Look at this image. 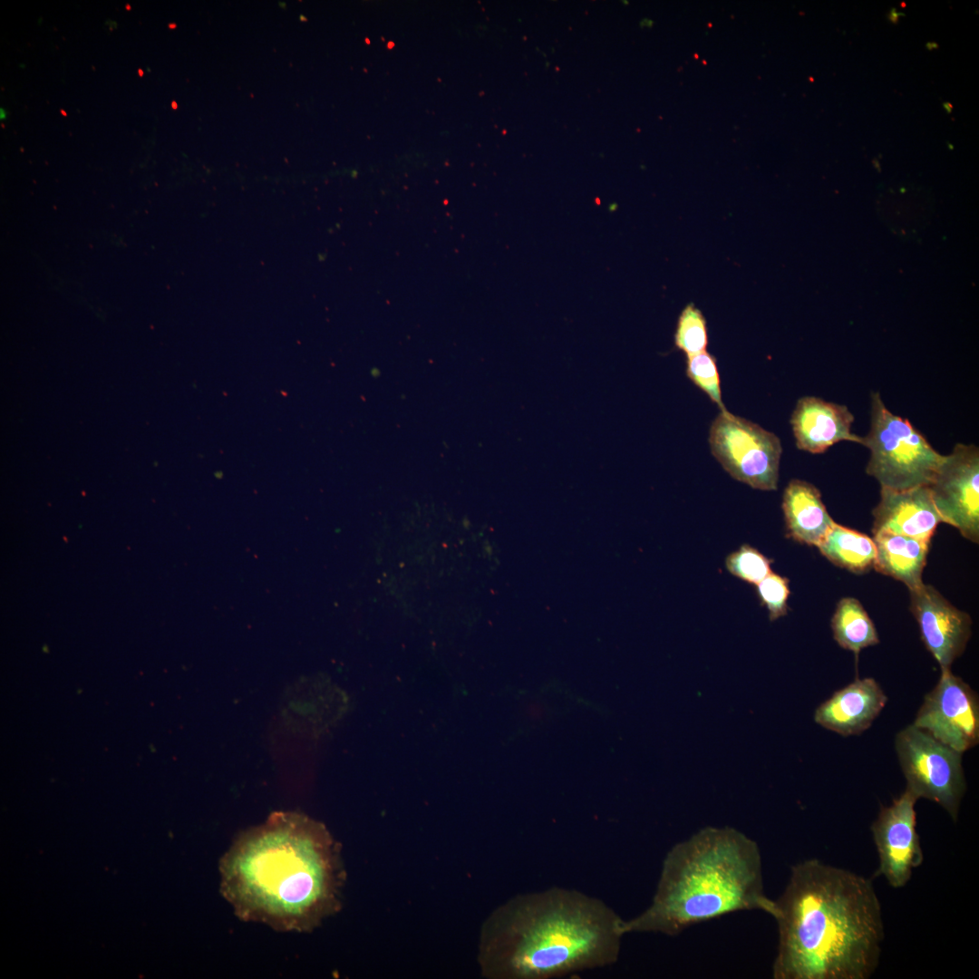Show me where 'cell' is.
<instances>
[{"label":"cell","mask_w":979,"mask_h":979,"mask_svg":"<svg viewBox=\"0 0 979 979\" xmlns=\"http://www.w3.org/2000/svg\"><path fill=\"white\" fill-rule=\"evenodd\" d=\"M709 444L733 479L753 489L777 490L782 448L773 432L725 410L712 423Z\"/></svg>","instance_id":"52a82bcc"},{"label":"cell","mask_w":979,"mask_h":979,"mask_svg":"<svg viewBox=\"0 0 979 979\" xmlns=\"http://www.w3.org/2000/svg\"><path fill=\"white\" fill-rule=\"evenodd\" d=\"M220 890L244 921L310 932L341 908V847L305 814L276 811L241 832L219 863Z\"/></svg>","instance_id":"6da1fadb"},{"label":"cell","mask_w":979,"mask_h":979,"mask_svg":"<svg viewBox=\"0 0 979 979\" xmlns=\"http://www.w3.org/2000/svg\"><path fill=\"white\" fill-rule=\"evenodd\" d=\"M686 374L720 408L721 412L726 410L722 399L720 375L713 355L704 351L687 356Z\"/></svg>","instance_id":"ffe728a7"},{"label":"cell","mask_w":979,"mask_h":979,"mask_svg":"<svg viewBox=\"0 0 979 979\" xmlns=\"http://www.w3.org/2000/svg\"><path fill=\"white\" fill-rule=\"evenodd\" d=\"M763 911L773 918L776 901L764 892L757 843L731 827H706L666 853L651 904L624 920L623 931L668 936L738 911Z\"/></svg>","instance_id":"277c9868"},{"label":"cell","mask_w":979,"mask_h":979,"mask_svg":"<svg viewBox=\"0 0 979 979\" xmlns=\"http://www.w3.org/2000/svg\"><path fill=\"white\" fill-rule=\"evenodd\" d=\"M862 445L870 451L866 472L897 490L929 486L944 459L907 419L886 407L878 393H871L870 430Z\"/></svg>","instance_id":"5b68a950"},{"label":"cell","mask_w":979,"mask_h":979,"mask_svg":"<svg viewBox=\"0 0 979 979\" xmlns=\"http://www.w3.org/2000/svg\"><path fill=\"white\" fill-rule=\"evenodd\" d=\"M619 915L601 899L552 887L517 895L482 925L481 974L490 979H552L602 968L619 957Z\"/></svg>","instance_id":"3957f363"},{"label":"cell","mask_w":979,"mask_h":979,"mask_svg":"<svg viewBox=\"0 0 979 979\" xmlns=\"http://www.w3.org/2000/svg\"><path fill=\"white\" fill-rule=\"evenodd\" d=\"M873 517V534L885 531L925 540H931L943 522L928 486L903 490L881 487Z\"/></svg>","instance_id":"7c38bea8"},{"label":"cell","mask_w":979,"mask_h":979,"mask_svg":"<svg viewBox=\"0 0 979 979\" xmlns=\"http://www.w3.org/2000/svg\"><path fill=\"white\" fill-rule=\"evenodd\" d=\"M782 509L788 536L809 546H818L835 522L827 511L820 491L801 480H791L785 488Z\"/></svg>","instance_id":"9a60e30c"},{"label":"cell","mask_w":979,"mask_h":979,"mask_svg":"<svg viewBox=\"0 0 979 979\" xmlns=\"http://www.w3.org/2000/svg\"><path fill=\"white\" fill-rule=\"evenodd\" d=\"M943 107L947 113H950L953 110V105L950 102H944Z\"/></svg>","instance_id":"d4e9b609"},{"label":"cell","mask_w":979,"mask_h":979,"mask_svg":"<svg viewBox=\"0 0 979 979\" xmlns=\"http://www.w3.org/2000/svg\"><path fill=\"white\" fill-rule=\"evenodd\" d=\"M938 47H939V46H938V44H936L935 42H927V43L926 44V48L927 50H929V51H932V50L937 49Z\"/></svg>","instance_id":"cb8c5ba5"},{"label":"cell","mask_w":979,"mask_h":979,"mask_svg":"<svg viewBox=\"0 0 979 979\" xmlns=\"http://www.w3.org/2000/svg\"><path fill=\"white\" fill-rule=\"evenodd\" d=\"M902 15L904 16L905 14L901 13V12H898L896 8H891L889 13L887 14V20L890 23L896 24L899 21V16H902Z\"/></svg>","instance_id":"603a6c76"},{"label":"cell","mask_w":979,"mask_h":979,"mask_svg":"<svg viewBox=\"0 0 979 979\" xmlns=\"http://www.w3.org/2000/svg\"><path fill=\"white\" fill-rule=\"evenodd\" d=\"M674 344L686 356L706 350L708 344L706 320L701 310L692 303L688 304L679 315Z\"/></svg>","instance_id":"d6986e66"},{"label":"cell","mask_w":979,"mask_h":979,"mask_svg":"<svg viewBox=\"0 0 979 979\" xmlns=\"http://www.w3.org/2000/svg\"><path fill=\"white\" fill-rule=\"evenodd\" d=\"M895 748L906 787L918 799L940 805L957 820L966 781L961 752L914 724L899 731Z\"/></svg>","instance_id":"8992f818"},{"label":"cell","mask_w":979,"mask_h":979,"mask_svg":"<svg viewBox=\"0 0 979 979\" xmlns=\"http://www.w3.org/2000/svg\"><path fill=\"white\" fill-rule=\"evenodd\" d=\"M854 415L846 405L812 396L800 398L790 423L798 449L818 454L848 441L862 445L863 437L851 431Z\"/></svg>","instance_id":"5bb4252c"},{"label":"cell","mask_w":979,"mask_h":979,"mask_svg":"<svg viewBox=\"0 0 979 979\" xmlns=\"http://www.w3.org/2000/svg\"><path fill=\"white\" fill-rule=\"evenodd\" d=\"M944 523L956 528L966 539L979 542V449L957 443L928 486Z\"/></svg>","instance_id":"9c48e42d"},{"label":"cell","mask_w":979,"mask_h":979,"mask_svg":"<svg viewBox=\"0 0 979 979\" xmlns=\"http://www.w3.org/2000/svg\"><path fill=\"white\" fill-rule=\"evenodd\" d=\"M887 702V696L874 678H856L822 703L814 720L841 736L859 735L871 726Z\"/></svg>","instance_id":"4fadbf2b"},{"label":"cell","mask_w":979,"mask_h":979,"mask_svg":"<svg viewBox=\"0 0 979 979\" xmlns=\"http://www.w3.org/2000/svg\"><path fill=\"white\" fill-rule=\"evenodd\" d=\"M917 800L916 795L906 788L891 805L880 809L871 825L879 861L877 874L894 888L904 887L913 870L924 861L916 831L915 806Z\"/></svg>","instance_id":"30bf717a"},{"label":"cell","mask_w":979,"mask_h":979,"mask_svg":"<svg viewBox=\"0 0 979 979\" xmlns=\"http://www.w3.org/2000/svg\"><path fill=\"white\" fill-rule=\"evenodd\" d=\"M913 724L963 753L979 742L978 695L951 668H941L939 680L925 696Z\"/></svg>","instance_id":"ba28073f"},{"label":"cell","mask_w":979,"mask_h":979,"mask_svg":"<svg viewBox=\"0 0 979 979\" xmlns=\"http://www.w3.org/2000/svg\"><path fill=\"white\" fill-rule=\"evenodd\" d=\"M910 611L922 641L941 668H951L964 653L971 636L972 619L945 598L934 586L909 590Z\"/></svg>","instance_id":"8fae6325"},{"label":"cell","mask_w":979,"mask_h":979,"mask_svg":"<svg viewBox=\"0 0 979 979\" xmlns=\"http://www.w3.org/2000/svg\"><path fill=\"white\" fill-rule=\"evenodd\" d=\"M817 547L831 563L857 574L872 567L877 556L873 538L836 522Z\"/></svg>","instance_id":"e0dca14e"},{"label":"cell","mask_w":979,"mask_h":979,"mask_svg":"<svg viewBox=\"0 0 979 979\" xmlns=\"http://www.w3.org/2000/svg\"><path fill=\"white\" fill-rule=\"evenodd\" d=\"M771 563L758 549L745 544L726 557L725 567L732 575L757 585L771 572Z\"/></svg>","instance_id":"44dd1931"},{"label":"cell","mask_w":979,"mask_h":979,"mask_svg":"<svg viewBox=\"0 0 979 979\" xmlns=\"http://www.w3.org/2000/svg\"><path fill=\"white\" fill-rule=\"evenodd\" d=\"M775 901L774 979H868L874 974L884 925L870 879L806 859L791 867Z\"/></svg>","instance_id":"7a4b0ae2"},{"label":"cell","mask_w":979,"mask_h":979,"mask_svg":"<svg viewBox=\"0 0 979 979\" xmlns=\"http://www.w3.org/2000/svg\"><path fill=\"white\" fill-rule=\"evenodd\" d=\"M830 626L837 644L856 655L862 649L879 643L874 623L861 603L854 597H844L838 601Z\"/></svg>","instance_id":"ac0fdd59"},{"label":"cell","mask_w":979,"mask_h":979,"mask_svg":"<svg viewBox=\"0 0 979 979\" xmlns=\"http://www.w3.org/2000/svg\"><path fill=\"white\" fill-rule=\"evenodd\" d=\"M756 586L759 598L766 606L771 621L787 615L790 588L786 577L771 572Z\"/></svg>","instance_id":"7402d4cb"},{"label":"cell","mask_w":979,"mask_h":979,"mask_svg":"<svg viewBox=\"0 0 979 979\" xmlns=\"http://www.w3.org/2000/svg\"><path fill=\"white\" fill-rule=\"evenodd\" d=\"M874 535L877 556L873 567L904 583L909 590L924 584L922 574L931 540L880 531Z\"/></svg>","instance_id":"2e32d148"}]
</instances>
